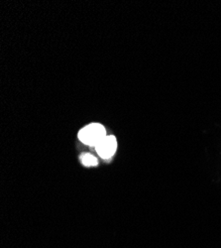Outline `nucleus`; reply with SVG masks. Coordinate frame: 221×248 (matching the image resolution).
<instances>
[{
  "mask_svg": "<svg viewBox=\"0 0 221 248\" xmlns=\"http://www.w3.org/2000/svg\"><path fill=\"white\" fill-rule=\"evenodd\" d=\"M106 137L105 128L98 123H92L84 127L78 132V139L86 145L96 146L97 144Z\"/></svg>",
  "mask_w": 221,
  "mask_h": 248,
  "instance_id": "obj_1",
  "label": "nucleus"
},
{
  "mask_svg": "<svg viewBox=\"0 0 221 248\" xmlns=\"http://www.w3.org/2000/svg\"><path fill=\"white\" fill-rule=\"evenodd\" d=\"M117 149V142L114 136H106L95 146L98 155L103 159L111 158Z\"/></svg>",
  "mask_w": 221,
  "mask_h": 248,
  "instance_id": "obj_2",
  "label": "nucleus"
},
{
  "mask_svg": "<svg viewBox=\"0 0 221 248\" xmlns=\"http://www.w3.org/2000/svg\"><path fill=\"white\" fill-rule=\"evenodd\" d=\"M80 160H82V163L85 165V166H88V167L96 166L97 165V159L90 154H84L82 157H80Z\"/></svg>",
  "mask_w": 221,
  "mask_h": 248,
  "instance_id": "obj_3",
  "label": "nucleus"
}]
</instances>
